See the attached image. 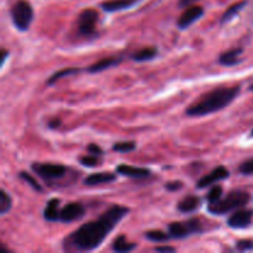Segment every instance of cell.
<instances>
[{"mask_svg": "<svg viewBox=\"0 0 253 253\" xmlns=\"http://www.w3.org/2000/svg\"><path fill=\"white\" fill-rule=\"evenodd\" d=\"M251 137H253V130L251 131Z\"/></svg>", "mask_w": 253, "mask_h": 253, "instance_id": "38", "label": "cell"}, {"mask_svg": "<svg viewBox=\"0 0 253 253\" xmlns=\"http://www.w3.org/2000/svg\"><path fill=\"white\" fill-rule=\"evenodd\" d=\"M203 15H204V9L202 6H199V5H190L179 16L177 21V27L179 30H187L194 22L202 19Z\"/></svg>", "mask_w": 253, "mask_h": 253, "instance_id": "9", "label": "cell"}, {"mask_svg": "<svg viewBox=\"0 0 253 253\" xmlns=\"http://www.w3.org/2000/svg\"><path fill=\"white\" fill-rule=\"evenodd\" d=\"M242 53H244V48H241V47H236V48H232V49H229V51L222 52V53L220 54L217 61H219V63L221 64V66H225V67L237 66V64L241 62L240 57H241Z\"/></svg>", "mask_w": 253, "mask_h": 253, "instance_id": "15", "label": "cell"}, {"mask_svg": "<svg viewBox=\"0 0 253 253\" xmlns=\"http://www.w3.org/2000/svg\"><path fill=\"white\" fill-rule=\"evenodd\" d=\"M82 69L81 68H77V67H72V68H63L61 71H57L54 72L52 76H49V78L46 81V85L51 86L53 84H56L57 82L61 81V79L66 78V77L69 76H76V74L81 73Z\"/></svg>", "mask_w": 253, "mask_h": 253, "instance_id": "21", "label": "cell"}, {"mask_svg": "<svg viewBox=\"0 0 253 253\" xmlns=\"http://www.w3.org/2000/svg\"><path fill=\"white\" fill-rule=\"evenodd\" d=\"M116 173L124 177L133 178V179H142V178H148L151 175V170L148 168L133 167L128 165H119L116 167Z\"/></svg>", "mask_w": 253, "mask_h": 253, "instance_id": "12", "label": "cell"}, {"mask_svg": "<svg viewBox=\"0 0 253 253\" xmlns=\"http://www.w3.org/2000/svg\"><path fill=\"white\" fill-rule=\"evenodd\" d=\"M137 148V145L133 141H124V142H116L113 145V151L119 153H130Z\"/></svg>", "mask_w": 253, "mask_h": 253, "instance_id": "25", "label": "cell"}, {"mask_svg": "<svg viewBox=\"0 0 253 253\" xmlns=\"http://www.w3.org/2000/svg\"><path fill=\"white\" fill-rule=\"evenodd\" d=\"M59 204L61 200L53 198L47 202L43 209V219L48 222H59Z\"/></svg>", "mask_w": 253, "mask_h": 253, "instance_id": "18", "label": "cell"}, {"mask_svg": "<svg viewBox=\"0 0 253 253\" xmlns=\"http://www.w3.org/2000/svg\"><path fill=\"white\" fill-rule=\"evenodd\" d=\"M79 163H81L83 167L94 168L99 165V158L98 156H94V155L83 156V157L79 158Z\"/></svg>", "mask_w": 253, "mask_h": 253, "instance_id": "28", "label": "cell"}, {"mask_svg": "<svg viewBox=\"0 0 253 253\" xmlns=\"http://www.w3.org/2000/svg\"><path fill=\"white\" fill-rule=\"evenodd\" d=\"M202 207V199L197 195H188L184 199L180 200L177 205L178 211L183 214H190V212L197 211Z\"/></svg>", "mask_w": 253, "mask_h": 253, "instance_id": "17", "label": "cell"}, {"mask_svg": "<svg viewBox=\"0 0 253 253\" xmlns=\"http://www.w3.org/2000/svg\"><path fill=\"white\" fill-rule=\"evenodd\" d=\"M130 209L123 205H113L98 219L79 226L62 242L66 252H89L101 246L111 231L123 221Z\"/></svg>", "mask_w": 253, "mask_h": 253, "instance_id": "1", "label": "cell"}, {"mask_svg": "<svg viewBox=\"0 0 253 253\" xmlns=\"http://www.w3.org/2000/svg\"><path fill=\"white\" fill-rule=\"evenodd\" d=\"M246 4H247L246 0H242V1L231 5V6H230L229 9H227L226 11L222 14L221 19H220V24L224 25V24H226V22L231 21V20L234 19V17H236L237 15L240 14V11H241V10L246 6Z\"/></svg>", "mask_w": 253, "mask_h": 253, "instance_id": "22", "label": "cell"}, {"mask_svg": "<svg viewBox=\"0 0 253 253\" xmlns=\"http://www.w3.org/2000/svg\"><path fill=\"white\" fill-rule=\"evenodd\" d=\"M85 215V207L82 203H69L59 210V222L71 224L78 221Z\"/></svg>", "mask_w": 253, "mask_h": 253, "instance_id": "8", "label": "cell"}, {"mask_svg": "<svg viewBox=\"0 0 253 253\" xmlns=\"http://www.w3.org/2000/svg\"><path fill=\"white\" fill-rule=\"evenodd\" d=\"M165 188L168 190V192H177V190L182 189L183 183L179 182V180H173V182L166 183Z\"/></svg>", "mask_w": 253, "mask_h": 253, "instance_id": "31", "label": "cell"}, {"mask_svg": "<svg viewBox=\"0 0 253 253\" xmlns=\"http://www.w3.org/2000/svg\"><path fill=\"white\" fill-rule=\"evenodd\" d=\"M153 251L156 252H174L175 249L174 247H170V246H158L153 249Z\"/></svg>", "mask_w": 253, "mask_h": 253, "instance_id": "34", "label": "cell"}, {"mask_svg": "<svg viewBox=\"0 0 253 253\" xmlns=\"http://www.w3.org/2000/svg\"><path fill=\"white\" fill-rule=\"evenodd\" d=\"M236 249L239 251H252L253 250V241L252 240H240L236 242Z\"/></svg>", "mask_w": 253, "mask_h": 253, "instance_id": "30", "label": "cell"}, {"mask_svg": "<svg viewBox=\"0 0 253 253\" xmlns=\"http://www.w3.org/2000/svg\"><path fill=\"white\" fill-rule=\"evenodd\" d=\"M239 172L244 175H251L253 174V157L250 160L245 161L240 165Z\"/></svg>", "mask_w": 253, "mask_h": 253, "instance_id": "29", "label": "cell"}, {"mask_svg": "<svg viewBox=\"0 0 253 253\" xmlns=\"http://www.w3.org/2000/svg\"><path fill=\"white\" fill-rule=\"evenodd\" d=\"M250 90H251V91H253V83L251 84V86H250Z\"/></svg>", "mask_w": 253, "mask_h": 253, "instance_id": "37", "label": "cell"}, {"mask_svg": "<svg viewBox=\"0 0 253 253\" xmlns=\"http://www.w3.org/2000/svg\"><path fill=\"white\" fill-rule=\"evenodd\" d=\"M62 126V120L58 118H54L52 119V120L48 121V128H51V130H57V128H59Z\"/></svg>", "mask_w": 253, "mask_h": 253, "instance_id": "33", "label": "cell"}, {"mask_svg": "<svg viewBox=\"0 0 253 253\" xmlns=\"http://www.w3.org/2000/svg\"><path fill=\"white\" fill-rule=\"evenodd\" d=\"M118 179V175L110 172H100V173H93L89 174L88 177L84 179V184L89 185V187H94V185L99 184H106V183H113Z\"/></svg>", "mask_w": 253, "mask_h": 253, "instance_id": "16", "label": "cell"}, {"mask_svg": "<svg viewBox=\"0 0 253 253\" xmlns=\"http://www.w3.org/2000/svg\"><path fill=\"white\" fill-rule=\"evenodd\" d=\"M222 198V187L221 185L216 184L209 190V193L207 194V200L208 204H214V203L219 202Z\"/></svg>", "mask_w": 253, "mask_h": 253, "instance_id": "26", "label": "cell"}, {"mask_svg": "<svg viewBox=\"0 0 253 253\" xmlns=\"http://www.w3.org/2000/svg\"><path fill=\"white\" fill-rule=\"evenodd\" d=\"M10 17L19 31H27L34 20V9L26 0H17L10 9Z\"/></svg>", "mask_w": 253, "mask_h": 253, "instance_id": "4", "label": "cell"}, {"mask_svg": "<svg viewBox=\"0 0 253 253\" xmlns=\"http://www.w3.org/2000/svg\"><path fill=\"white\" fill-rule=\"evenodd\" d=\"M145 237L147 240H150V241L155 242V244H160V242H166L168 240H170L168 232L166 234V232L160 231V230H151V231L145 232Z\"/></svg>", "mask_w": 253, "mask_h": 253, "instance_id": "23", "label": "cell"}, {"mask_svg": "<svg viewBox=\"0 0 253 253\" xmlns=\"http://www.w3.org/2000/svg\"><path fill=\"white\" fill-rule=\"evenodd\" d=\"M99 14L94 9H85L78 16V31L82 36L91 37L96 34Z\"/></svg>", "mask_w": 253, "mask_h": 253, "instance_id": "7", "label": "cell"}, {"mask_svg": "<svg viewBox=\"0 0 253 253\" xmlns=\"http://www.w3.org/2000/svg\"><path fill=\"white\" fill-rule=\"evenodd\" d=\"M86 150H88V152L90 153V155H94V156H103L104 155V151L101 150L100 147H99L98 145H95V143H90V145H88V147H86Z\"/></svg>", "mask_w": 253, "mask_h": 253, "instance_id": "32", "label": "cell"}, {"mask_svg": "<svg viewBox=\"0 0 253 253\" xmlns=\"http://www.w3.org/2000/svg\"><path fill=\"white\" fill-rule=\"evenodd\" d=\"M251 194L244 190H232L227 197L221 198L219 202L209 204L208 211L211 215H225L229 212L242 209L251 202Z\"/></svg>", "mask_w": 253, "mask_h": 253, "instance_id": "3", "label": "cell"}, {"mask_svg": "<svg viewBox=\"0 0 253 253\" xmlns=\"http://www.w3.org/2000/svg\"><path fill=\"white\" fill-rule=\"evenodd\" d=\"M121 62H123V57H108V58H103L89 66L86 68V72H89L90 74H95L99 72L106 71L109 68H114V67L119 66Z\"/></svg>", "mask_w": 253, "mask_h": 253, "instance_id": "14", "label": "cell"}, {"mask_svg": "<svg viewBox=\"0 0 253 253\" xmlns=\"http://www.w3.org/2000/svg\"><path fill=\"white\" fill-rule=\"evenodd\" d=\"M19 177L21 178V179H24L25 182L27 183V184L30 185V187L32 188V189L35 190V192H43V188L41 187V184H40L39 182H37L36 179H35L34 177H32L31 174H29V173L27 172H21V173H19Z\"/></svg>", "mask_w": 253, "mask_h": 253, "instance_id": "27", "label": "cell"}, {"mask_svg": "<svg viewBox=\"0 0 253 253\" xmlns=\"http://www.w3.org/2000/svg\"><path fill=\"white\" fill-rule=\"evenodd\" d=\"M253 220V210L252 209H239L230 215L227 219V226L231 229H246L251 226Z\"/></svg>", "mask_w": 253, "mask_h": 253, "instance_id": "10", "label": "cell"}, {"mask_svg": "<svg viewBox=\"0 0 253 253\" xmlns=\"http://www.w3.org/2000/svg\"><path fill=\"white\" fill-rule=\"evenodd\" d=\"M7 57H9V52H7L6 49H2L1 51V63H0L1 64V67L5 64V61H6Z\"/></svg>", "mask_w": 253, "mask_h": 253, "instance_id": "36", "label": "cell"}, {"mask_svg": "<svg viewBox=\"0 0 253 253\" xmlns=\"http://www.w3.org/2000/svg\"><path fill=\"white\" fill-rule=\"evenodd\" d=\"M158 56V49L156 47H145L131 54V58L135 62L152 61Z\"/></svg>", "mask_w": 253, "mask_h": 253, "instance_id": "19", "label": "cell"}, {"mask_svg": "<svg viewBox=\"0 0 253 253\" xmlns=\"http://www.w3.org/2000/svg\"><path fill=\"white\" fill-rule=\"evenodd\" d=\"M32 172L47 182L58 180L63 178L67 173V167L58 163H32Z\"/></svg>", "mask_w": 253, "mask_h": 253, "instance_id": "6", "label": "cell"}, {"mask_svg": "<svg viewBox=\"0 0 253 253\" xmlns=\"http://www.w3.org/2000/svg\"><path fill=\"white\" fill-rule=\"evenodd\" d=\"M140 0H108L100 4V7L105 12H118L135 6Z\"/></svg>", "mask_w": 253, "mask_h": 253, "instance_id": "13", "label": "cell"}, {"mask_svg": "<svg viewBox=\"0 0 253 253\" xmlns=\"http://www.w3.org/2000/svg\"><path fill=\"white\" fill-rule=\"evenodd\" d=\"M198 0H179V6L180 7H188L192 4H194Z\"/></svg>", "mask_w": 253, "mask_h": 253, "instance_id": "35", "label": "cell"}, {"mask_svg": "<svg viewBox=\"0 0 253 253\" xmlns=\"http://www.w3.org/2000/svg\"><path fill=\"white\" fill-rule=\"evenodd\" d=\"M240 91H241V85L217 86L192 104L185 110V115L190 118H199L222 110L239 96Z\"/></svg>", "mask_w": 253, "mask_h": 253, "instance_id": "2", "label": "cell"}, {"mask_svg": "<svg viewBox=\"0 0 253 253\" xmlns=\"http://www.w3.org/2000/svg\"><path fill=\"white\" fill-rule=\"evenodd\" d=\"M230 177V172L227 170L226 167L224 166H219V167L214 168L209 174L204 175L202 179L198 180L197 188L198 189H204V188L210 187V185L215 184V183L220 182V180H225Z\"/></svg>", "mask_w": 253, "mask_h": 253, "instance_id": "11", "label": "cell"}, {"mask_svg": "<svg viewBox=\"0 0 253 253\" xmlns=\"http://www.w3.org/2000/svg\"><path fill=\"white\" fill-rule=\"evenodd\" d=\"M137 247V244L135 242H128L126 240L125 235H120V236L116 237L115 240L113 241V249L114 252H118V253H124V252H131Z\"/></svg>", "mask_w": 253, "mask_h": 253, "instance_id": "20", "label": "cell"}, {"mask_svg": "<svg viewBox=\"0 0 253 253\" xmlns=\"http://www.w3.org/2000/svg\"><path fill=\"white\" fill-rule=\"evenodd\" d=\"M167 232L170 239L183 240L187 237L193 236V235H199L204 232L202 221L197 217L187 220V221H178L172 222L168 225Z\"/></svg>", "mask_w": 253, "mask_h": 253, "instance_id": "5", "label": "cell"}, {"mask_svg": "<svg viewBox=\"0 0 253 253\" xmlns=\"http://www.w3.org/2000/svg\"><path fill=\"white\" fill-rule=\"evenodd\" d=\"M12 207V199L4 189L0 190V215H5Z\"/></svg>", "mask_w": 253, "mask_h": 253, "instance_id": "24", "label": "cell"}]
</instances>
